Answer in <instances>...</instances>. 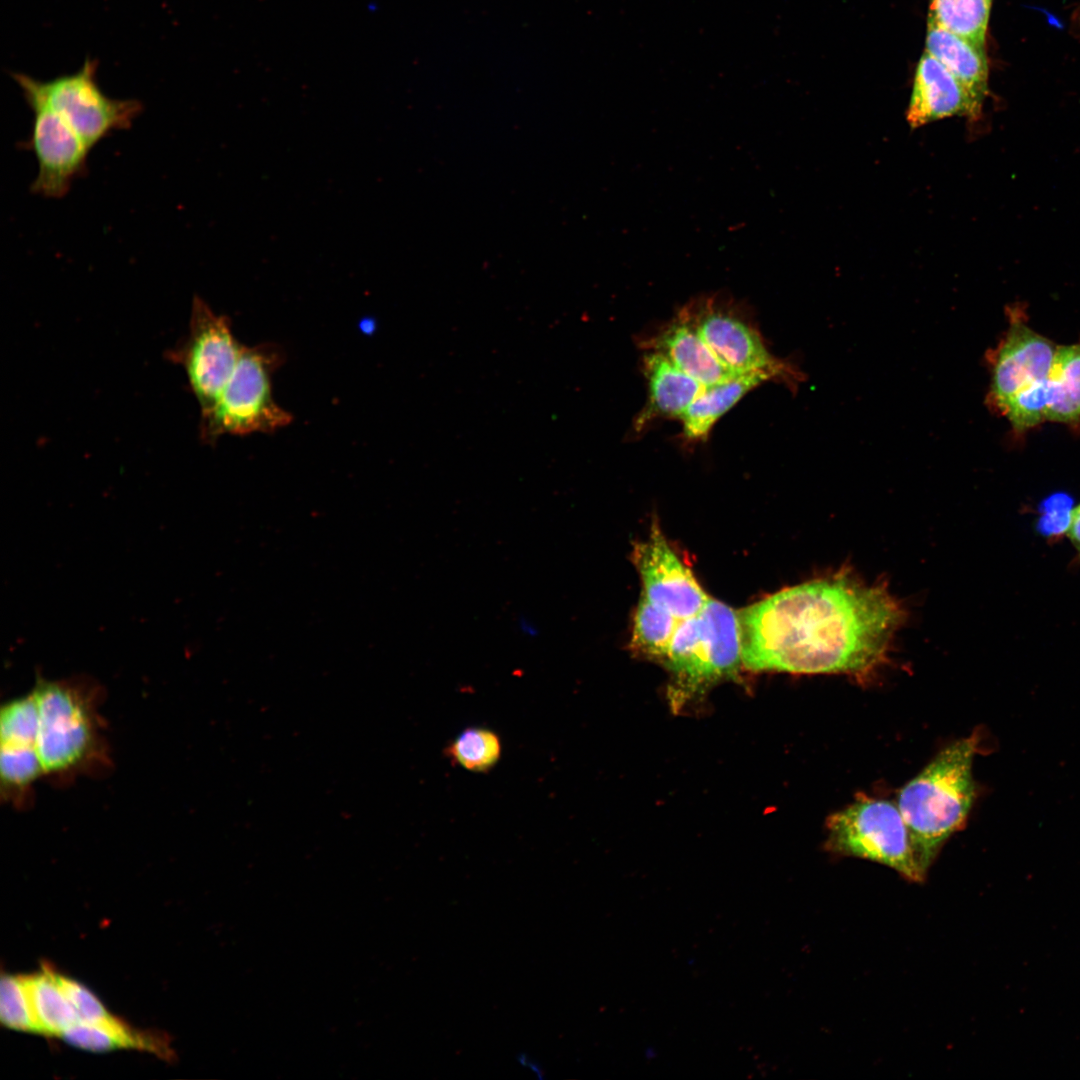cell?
Listing matches in <instances>:
<instances>
[{
  "mask_svg": "<svg viewBox=\"0 0 1080 1080\" xmlns=\"http://www.w3.org/2000/svg\"><path fill=\"white\" fill-rule=\"evenodd\" d=\"M38 716L31 694L3 704L0 711V775L2 794L23 803L32 784L42 775L38 756Z\"/></svg>",
  "mask_w": 1080,
  "mask_h": 1080,
  "instance_id": "13",
  "label": "cell"
},
{
  "mask_svg": "<svg viewBox=\"0 0 1080 1080\" xmlns=\"http://www.w3.org/2000/svg\"><path fill=\"white\" fill-rule=\"evenodd\" d=\"M978 746L977 734L951 743L898 794L924 878L944 843L966 823L976 794L972 763Z\"/></svg>",
  "mask_w": 1080,
  "mask_h": 1080,
  "instance_id": "2",
  "label": "cell"
},
{
  "mask_svg": "<svg viewBox=\"0 0 1080 1080\" xmlns=\"http://www.w3.org/2000/svg\"><path fill=\"white\" fill-rule=\"evenodd\" d=\"M826 850L885 865L906 880H925L915 860L910 835L896 804L859 795L826 821Z\"/></svg>",
  "mask_w": 1080,
  "mask_h": 1080,
  "instance_id": "7",
  "label": "cell"
},
{
  "mask_svg": "<svg viewBox=\"0 0 1080 1080\" xmlns=\"http://www.w3.org/2000/svg\"><path fill=\"white\" fill-rule=\"evenodd\" d=\"M1066 535L1080 556V503L1070 513Z\"/></svg>",
  "mask_w": 1080,
  "mask_h": 1080,
  "instance_id": "28",
  "label": "cell"
},
{
  "mask_svg": "<svg viewBox=\"0 0 1080 1080\" xmlns=\"http://www.w3.org/2000/svg\"><path fill=\"white\" fill-rule=\"evenodd\" d=\"M285 361L274 343L242 347L237 364L217 403L200 417V435L207 443L223 435L270 433L289 425L290 412L275 401L274 373Z\"/></svg>",
  "mask_w": 1080,
  "mask_h": 1080,
  "instance_id": "5",
  "label": "cell"
},
{
  "mask_svg": "<svg viewBox=\"0 0 1080 1080\" xmlns=\"http://www.w3.org/2000/svg\"><path fill=\"white\" fill-rule=\"evenodd\" d=\"M59 983L81 1022L116 1028L124 1022L110 1014L100 1000L82 984L57 973Z\"/></svg>",
  "mask_w": 1080,
  "mask_h": 1080,
  "instance_id": "27",
  "label": "cell"
},
{
  "mask_svg": "<svg viewBox=\"0 0 1080 1080\" xmlns=\"http://www.w3.org/2000/svg\"><path fill=\"white\" fill-rule=\"evenodd\" d=\"M639 344L646 351L661 353L678 369L704 386L739 376L718 359L696 328L678 312L648 336L642 337Z\"/></svg>",
  "mask_w": 1080,
  "mask_h": 1080,
  "instance_id": "15",
  "label": "cell"
},
{
  "mask_svg": "<svg viewBox=\"0 0 1080 1080\" xmlns=\"http://www.w3.org/2000/svg\"><path fill=\"white\" fill-rule=\"evenodd\" d=\"M642 372L648 397L634 421L637 432L657 419H680L705 387L656 351L648 350L643 355Z\"/></svg>",
  "mask_w": 1080,
  "mask_h": 1080,
  "instance_id": "16",
  "label": "cell"
},
{
  "mask_svg": "<svg viewBox=\"0 0 1080 1080\" xmlns=\"http://www.w3.org/2000/svg\"><path fill=\"white\" fill-rule=\"evenodd\" d=\"M662 660L672 674L670 702L680 709L737 673L742 664L738 613L710 598L697 614L681 620Z\"/></svg>",
  "mask_w": 1080,
  "mask_h": 1080,
  "instance_id": "4",
  "label": "cell"
},
{
  "mask_svg": "<svg viewBox=\"0 0 1080 1080\" xmlns=\"http://www.w3.org/2000/svg\"><path fill=\"white\" fill-rule=\"evenodd\" d=\"M1009 318L1006 334L989 359L988 401L1001 414L1018 392L1048 378L1057 348L1031 329L1016 311L1009 312Z\"/></svg>",
  "mask_w": 1080,
  "mask_h": 1080,
  "instance_id": "12",
  "label": "cell"
},
{
  "mask_svg": "<svg viewBox=\"0 0 1080 1080\" xmlns=\"http://www.w3.org/2000/svg\"><path fill=\"white\" fill-rule=\"evenodd\" d=\"M925 51L960 81L976 105L982 109L988 91L985 48L928 21Z\"/></svg>",
  "mask_w": 1080,
  "mask_h": 1080,
  "instance_id": "17",
  "label": "cell"
},
{
  "mask_svg": "<svg viewBox=\"0 0 1080 1080\" xmlns=\"http://www.w3.org/2000/svg\"><path fill=\"white\" fill-rule=\"evenodd\" d=\"M97 67V61L88 58L77 72L50 81L16 72L11 76L26 103L51 107L92 148L112 132L130 128L143 110L138 100L107 96L98 85Z\"/></svg>",
  "mask_w": 1080,
  "mask_h": 1080,
  "instance_id": "8",
  "label": "cell"
},
{
  "mask_svg": "<svg viewBox=\"0 0 1080 1080\" xmlns=\"http://www.w3.org/2000/svg\"><path fill=\"white\" fill-rule=\"evenodd\" d=\"M27 104L34 118L24 144L38 163L31 191L47 198H62L74 180L87 173L91 148L51 107L38 101Z\"/></svg>",
  "mask_w": 1080,
  "mask_h": 1080,
  "instance_id": "10",
  "label": "cell"
},
{
  "mask_svg": "<svg viewBox=\"0 0 1080 1080\" xmlns=\"http://www.w3.org/2000/svg\"><path fill=\"white\" fill-rule=\"evenodd\" d=\"M1048 405L1047 379L1018 392L1002 412L1016 432H1024L1046 421Z\"/></svg>",
  "mask_w": 1080,
  "mask_h": 1080,
  "instance_id": "25",
  "label": "cell"
},
{
  "mask_svg": "<svg viewBox=\"0 0 1080 1080\" xmlns=\"http://www.w3.org/2000/svg\"><path fill=\"white\" fill-rule=\"evenodd\" d=\"M633 561L643 586L641 596L679 620L697 614L710 599L657 524L635 545Z\"/></svg>",
  "mask_w": 1080,
  "mask_h": 1080,
  "instance_id": "11",
  "label": "cell"
},
{
  "mask_svg": "<svg viewBox=\"0 0 1080 1080\" xmlns=\"http://www.w3.org/2000/svg\"><path fill=\"white\" fill-rule=\"evenodd\" d=\"M516 1059L521 1066L530 1070L537 1078H545L544 1068L534 1059H532L528 1054L520 1053L516 1056Z\"/></svg>",
  "mask_w": 1080,
  "mask_h": 1080,
  "instance_id": "29",
  "label": "cell"
},
{
  "mask_svg": "<svg viewBox=\"0 0 1080 1080\" xmlns=\"http://www.w3.org/2000/svg\"><path fill=\"white\" fill-rule=\"evenodd\" d=\"M0 1019L10 1029L36 1032L22 976L2 975Z\"/></svg>",
  "mask_w": 1080,
  "mask_h": 1080,
  "instance_id": "26",
  "label": "cell"
},
{
  "mask_svg": "<svg viewBox=\"0 0 1080 1080\" xmlns=\"http://www.w3.org/2000/svg\"><path fill=\"white\" fill-rule=\"evenodd\" d=\"M904 609L849 569L783 589L738 612L752 671L844 674L864 682L887 661Z\"/></svg>",
  "mask_w": 1080,
  "mask_h": 1080,
  "instance_id": "1",
  "label": "cell"
},
{
  "mask_svg": "<svg viewBox=\"0 0 1080 1080\" xmlns=\"http://www.w3.org/2000/svg\"><path fill=\"white\" fill-rule=\"evenodd\" d=\"M242 347L233 335L230 319L194 296L187 337L170 357L183 367L201 415L217 403Z\"/></svg>",
  "mask_w": 1080,
  "mask_h": 1080,
  "instance_id": "9",
  "label": "cell"
},
{
  "mask_svg": "<svg viewBox=\"0 0 1080 1080\" xmlns=\"http://www.w3.org/2000/svg\"><path fill=\"white\" fill-rule=\"evenodd\" d=\"M681 620L641 596L632 631L633 647L663 659Z\"/></svg>",
  "mask_w": 1080,
  "mask_h": 1080,
  "instance_id": "23",
  "label": "cell"
},
{
  "mask_svg": "<svg viewBox=\"0 0 1080 1080\" xmlns=\"http://www.w3.org/2000/svg\"><path fill=\"white\" fill-rule=\"evenodd\" d=\"M992 0H931L928 21L985 48Z\"/></svg>",
  "mask_w": 1080,
  "mask_h": 1080,
  "instance_id": "22",
  "label": "cell"
},
{
  "mask_svg": "<svg viewBox=\"0 0 1080 1080\" xmlns=\"http://www.w3.org/2000/svg\"><path fill=\"white\" fill-rule=\"evenodd\" d=\"M22 979L37 1033L61 1036L79 1021L59 983L57 972L48 964L37 973L23 975Z\"/></svg>",
  "mask_w": 1080,
  "mask_h": 1080,
  "instance_id": "19",
  "label": "cell"
},
{
  "mask_svg": "<svg viewBox=\"0 0 1080 1080\" xmlns=\"http://www.w3.org/2000/svg\"><path fill=\"white\" fill-rule=\"evenodd\" d=\"M981 110L960 81L928 52L916 68L906 118L912 128L951 116L977 118Z\"/></svg>",
  "mask_w": 1080,
  "mask_h": 1080,
  "instance_id": "14",
  "label": "cell"
},
{
  "mask_svg": "<svg viewBox=\"0 0 1080 1080\" xmlns=\"http://www.w3.org/2000/svg\"><path fill=\"white\" fill-rule=\"evenodd\" d=\"M101 687L87 676L38 677L31 693L37 716L36 747L44 775L68 778L104 763L97 701Z\"/></svg>",
  "mask_w": 1080,
  "mask_h": 1080,
  "instance_id": "3",
  "label": "cell"
},
{
  "mask_svg": "<svg viewBox=\"0 0 1080 1080\" xmlns=\"http://www.w3.org/2000/svg\"><path fill=\"white\" fill-rule=\"evenodd\" d=\"M770 381L760 372L746 373L728 381L705 386L679 420L682 437L686 442L697 443L707 439L716 422L737 404L748 392Z\"/></svg>",
  "mask_w": 1080,
  "mask_h": 1080,
  "instance_id": "18",
  "label": "cell"
},
{
  "mask_svg": "<svg viewBox=\"0 0 1080 1080\" xmlns=\"http://www.w3.org/2000/svg\"><path fill=\"white\" fill-rule=\"evenodd\" d=\"M445 753L457 766L468 771L487 772L499 761L502 744L493 730L469 727L449 743Z\"/></svg>",
  "mask_w": 1080,
  "mask_h": 1080,
  "instance_id": "24",
  "label": "cell"
},
{
  "mask_svg": "<svg viewBox=\"0 0 1080 1080\" xmlns=\"http://www.w3.org/2000/svg\"><path fill=\"white\" fill-rule=\"evenodd\" d=\"M60 1037L75 1047L90 1051L133 1048L152 1052L167 1060L174 1055L165 1035L137 1030L126 1023L118 1028H109L78 1021Z\"/></svg>",
  "mask_w": 1080,
  "mask_h": 1080,
  "instance_id": "21",
  "label": "cell"
},
{
  "mask_svg": "<svg viewBox=\"0 0 1080 1080\" xmlns=\"http://www.w3.org/2000/svg\"><path fill=\"white\" fill-rule=\"evenodd\" d=\"M1046 421L1080 424V343L1057 346L1047 378Z\"/></svg>",
  "mask_w": 1080,
  "mask_h": 1080,
  "instance_id": "20",
  "label": "cell"
},
{
  "mask_svg": "<svg viewBox=\"0 0 1080 1080\" xmlns=\"http://www.w3.org/2000/svg\"><path fill=\"white\" fill-rule=\"evenodd\" d=\"M732 372H760L794 388L802 378L790 363L768 349L750 312L732 296L715 292L692 298L678 311Z\"/></svg>",
  "mask_w": 1080,
  "mask_h": 1080,
  "instance_id": "6",
  "label": "cell"
}]
</instances>
